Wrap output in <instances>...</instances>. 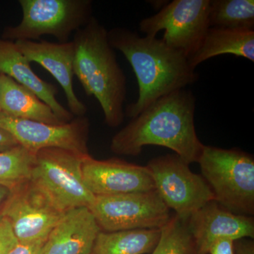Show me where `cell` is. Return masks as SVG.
I'll list each match as a JSON object with an SVG mask.
<instances>
[{
    "mask_svg": "<svg viewBox=\"0 0 254 254\" xmlns=\"http://www.w3.org/2000/svg\"><path fill=\"white\" fill-rule=\"evenodd\" d=\"M101 232L89 208L66 212L37 254H89Z\"/></svg>",
    "mask_w": 254,
    "mask_h": 254,
    "instance_id": "cell-15",
    "label": "cell"
},
{
    "mask_svg": "<svg viewBox=\"0 0 254 254\" xmlns=\"http://www.w3.org/2000/svg\"><path fill=\"white\" fill-rule=\"evenodd\" d=\"M43 244L44 243H18L9 254H37Z\"/></svg>",
    "mask_w": 254,
    "mask_h": 254,
    "instance_id": "cell-25",
    "label": "cell"
},
{
    "mask_svg": "<svg viewBox=\"0 0 254 254\" xmlns=\"http://www.w3.org/2000/svg\"><path fill=\"white\" fill-rule=\"evenodd\" d=\"M146 167L160 198L180 218L187 220L209 202L215 200L213 190L204 178L193 173L190 165L176 154L152 159Z\"/></svg>",
    "mask_w": 254,
    "mask_h": 254,
    "instance_id": "cell-9",
    "label": "cell"
},
{
    "mask_svg": "<svg viewBox=\"0 0 254 254\" xmlns=\"http://www.w3.org/2000/svg\"><path fill=\"white\" fill-rule=\"evenodd\" d=\"M82 174L86 186L96 195H111L155 190L146 166L120 159L99 160L91 155L83 158Z\"/></svg>",
    "mask_w": 254,
    "mask_h": 254,
    "instance_id": "cell-12",
    "label": "cell"
},
{
    "mask_svg": "<svg viewBox=\"0 0 254 254\" xmlns=\"http://www.w3.org/2000/svg\"><path fill=\"white\" fill-rule=\"evenodd\" d=\"M95 254L93 253V252H92L91 254Z\"/></svg>",
    "mask_w": 254,
    "mask_h": 254,
    "instance_id": "cell-29",
    "label": "cell"
},
{
    "mask_svg": "<svg viewBox=\"0 0 254 254\" xmlns=\"http://www.w3.org/2000/svg\"><path fill=\"white\" fill-rule=\"evenodd\" d=\"M198 163L217 203L234 213L254 215L253 155L204 145Z\"/></svg>",
    "mask_w": 254,
    "mask_h": 254,
    "instance_id": "cell-4",
    "label": "cell"
},
{
    "mask_svg": "<svg viewBox=\"0 0 254 254\" xmlns=\"http://www.w3.org/2000/svg\"><path fill=\"white\" fill-rule=\"evenodd\" d=\"M187 222L199 254H208L210 246L218 239L237 241L254 237L253 218L232 213L215 200L192 214Z\"/></svg>",
    "mask_w": 254,
    "mask_h": 254,
    "instance_id": "cell-14",
    "label": "cell"
},
{
    "mask_svg": "<svg viewBox=\"0 0 254 254\" xmlns=\"http://www.w3.org/2000/svg\"><path fill=\"white\" fill-rule=\"evenodd\" d=\"M0 73L33 91L51 108L63 123H67L75 118L56 98L58 88L40 78L32 69L31 63L18 49L14 42L0 38Z\"/></svg>",
    "mask_w": 254,
    "mask_h": 254,
    "instance_id": "cell-16",
    "label": "cell"
},
{
    "mask_svg": "<svg viewBox=\"0 0 254 254\" xmlns=\"http://www.w3.org/2000/svg\"><path fill=\"white\" fill-rule=\"evenodd\" d=\"M222 55H233L254 63V31L210 27L188 61L195 68L200 63Z\"/></svg>",
    "mask_w": 254,
    "mask_h": 254,
    "instance_id": "cell-18",
    "label": "cell"
},
{
    "mask_svg": "<svg viewBox=\"0 0 254 254\" xmlns=\"http://www.w3.org/2000/svg\"><path fill=\"white\" fill-rule=\"evenodd\" d=\"M14 43L30 63H36L46 68L60 83L66 95L70 113L74 117L86 116L88 108L73 89L75 51L72 41L64 43L47 41H17Z\"/></svg>",
    "mask_w": 254,
    "mask_h": 254,
    "instance_id": "cell-13",
    "label": "cell"
},
{
    "mask_svg": "<svg viewBox=\"0 0 254 254\" xmlns=\"http://www.w3.org/2000/svg\"><path fill=\"white\" fill-rule=\"evenodd\" d=\"M210 0H174L157 14L143 18L139 29L145 36L156 37L164 31L162 40L169 46L190 58L196 51L208 31Z\"/></svg>",
    "mask_w": 254,
    "mask_h": 254,
    "instance_id": "cell-8",
    "label": "cell"
},
{
    "mask_svg": "<svg viewBox=\"0 0 254 254\" xmlns=\"http://www.w3.org/2000/svg\"><path fill=\"white\" fill-rule=\"evenodd\" d=\"M187 220L176 215L170 218L160 228V240L151 254H199Z\"/></svg>",
    "mask_w": 254,
    "mask_h": 254,
    "instance_id": "cell-21",
    "label": "cell"
},
{
    "mask_svg": "<svg viewBox=\"0 0 254 254\" xmlns=\"http://www.w3.org/2000/svg\"><path fill=\"white\" fill-rule=\"evenodd\" d=\"M90 123L86 116L75 117L69 123L52 125L11 118L0 111V128L9 132L18 145L31 153L56 148L88 156Z\"/></svg>",
    "mask_w": 254,
    "mask_h": 254,
    "instance_id": "cell-11",
    "label": "cell"
},
{
    "mask_svg": "<svg viewBox=\"0 0 254 254\" xmlns=\"http://www.w3.org/2000/svg\"><path fill=\"white\" fill-rule=\"evenodd\" d=\"M108 31L93 16L75 32L73 68L86 94L99 103L105 123L115 128L125 120L127 78L110 44Z\"/></svg>",
    "mask_w": 254,
    "mask_h": 254,
    "instance_id": "cell-3",
    "label": "cell"
},
{
    "mask_svg": "<svg viewBox=\"0 0 254 254\" xmlns=\"http://www.w3.org/2000/svg\"><path fill=\"white\" fill-rule=\"evenodd\" d=\"M35 153L18 145L0 153V186L11 190L31 178Z\"/></svg>",
    "mask_w": 254,
    "mask_h": 254,
    "instance_id": "cell-22",
    "label": "cell"
},
{
    "mask_svg": "<svg viewBox=\"0 0 254 254\" xmlns=\"http://www.w3.org/2000/svg\"><path fill=\"white\" fill-rule=\"evenodd\" d=\"M18 145L14 137L2 128H0V153L6 151Z\"/></svg>",
    "mask_w": 254,
    "mask_h": 254,
    "instance_id": "cell-26",
    "label": "cell"
},
{
    "mask_svg": "<svg viewBox=\"0 0 254 254\" xmlns=\"http://www.w3.org/2000/svg\"><path fill=\"white\" fill-rule=\"evenodd\" d=\"M21 22L6 26L1 38L10 41H36L45 35L67 43L73 32L93 17L91 0H19Z\"/></svg>",
    "mask_w": 254,
    "mask_h": 254,
    "instance_id": "cell-6",
    "label": "cell"
},
{
    "mask_svg": "<svg viewBox=\"0 0 254 254\" xmlns=\"http://www.w3.org/2000/svg\"><path fill=\"white\" fill-rule=\"evenodd\" d=\"M108 35L113 49L131 64L138 82V98L125 110L128 118H136L159 98L185 89L199 78L187 57L162 39L122 27L112 28Z\"/></svg>",
    "mask_w": 254,
    "mask_h": 254,
    "instance_id": "cell-2",
    "label": "cell"
},
{
    "mask_svg": "<svg viewBox=\"0 0 254 254\" xmlns=\"http://www.w3.org/2000/svg\"><path fill=\"white\" fill-rule=\"evenodd\" d=\"M18 243L9 222L2 218L0 220V254H9Z\"/></svg>",
    "mask_w": 254,
    "mask_h": 254,
    "instance_id": "cell-23",
    "label": "cell"
},
{
    "mask_svg": "<svg viewBox=\"0 0 254 254\" xmlns=\"http://www.w3.org/2000/svg\"><path fill=\"white\" fill-rule=\"evenodd\" d=\"M210 27L254 31L253 0H210Z\"/></svg>",
    "mask_w": 254,
    "mask_h": 254,
    "instance_id": "cell-20",
    "label": "cell"
},
{
    "mask_svg": "<svg viewBox=\"0 0 254 254\" xmlns=\"http://www.w3.org/2000/svg\"><path fill=\"white\" fill-rule=\"evenodd\" d=\"M235 242L230 238H220L212 244L208 254H235Z\"/></svg>",
    "mask_w": 254,
    "mask_h": 254,
    "instance_id": "cell-24",
    "label": "cell"
},
{
    "mask_svg": "<svg viewBox=\"0 0 254 254\" xmlns=\"http://www.w3.org/2000/svg\"><path fill=\"white\" fill-rule=\"evenodd\" d=\"M64 214L30 180L10 190L2 210L21 244L45 243Z\"/></svg>",
    "mask_w": 254,
    "mask_h": 254,
    "instance_id": "cell-10",
    "label": "cell"
},
{
    "mask_svg": "<svg viewBox=\"0 0 254 254\" xmlns=\"http://www.w3.org/2000/svg\"><path fill=\"white\" fill-rule=\"evenodd\" d=\"M89 210L105 232L160 229L170 219V208L156 190L96 195Z\"/></svg>",
    "mask_w": 254,
    "mask_h": 254,
    "instance_id": "cell-7",
    "label": "cell"
},
{
    "mask_svg": "<svg viewBox=\"0 0 254 254\" xmlns=\"http://www.w3.org/2000/svg\"><path fill=\"white\" fill-rule=\"evenodd\" d=\"M0 111L14 118L52 125L65 124L33 91L3 73H0Z\"/></svg>",
    "mask_w": 254,
    "mask_h": 254,
    "instance_id": "cell-17",
    "label": "cell"
},
{
    "mask_svg": "<svg viewBox=\"0 0 254 254\" xmlns=\"http://www.w3.org/2000/svg\"><path fill=\"white\" fill-rule=\"evenodd\" d=\"M10 190L6 187L0 186V220L2 219V210L5 201L9 196Z\"/></svg>",
    "mask_w": 254,
    "mask_h": 254,
    "instance_id": "cell-28",
    "label": "cell"
},
{
    "mask_svg": "<svg viewBox=\"0 0 254 254\" xmlns=\"http://www.w3.org/2000/svg\"><path fill=\"white\" fill-rule=\"evenodd\" d=\"M160 237V229L100 232L95 240V254H144L154 250Z\"/></svg>",
    "mask_w": 254,
    "mask_h": 254,
    "instance_id": "cell-19",
    "label": "cell"
},
{
    "mask_svg": "<svg viewBox=\"0 0 254 254\" xmlns=\"http://www.w3.org/2000/svg\"><path fill=\"white\" fill-rule=\"evenodd\" d=\"M235 244V254H254V244L252 241L237 240Z\"/></svg>",
    "mask_w": 254,
    "mask_h": 254,
    "instance_id": "cell-27",
    "label": "cell"
},
{
    "mask_svg": "<svg viewBox=\"0 0 254 254\" xmlns=\"http://www.w3.org/2000/svg\"><path fill=\"white\" fill-rule=\"evenodd\" d=\"M195 98L181 89L159 98L112 138L115 154L136 156L146 145L175 152L185 163H198L204 144L195 128Z\"/></svg>",
    "mask_w": 254,
    "mask_h": 254,
    "instance_id": "cell-1",
    "label": "cell"
},
{
    "mask_svg": "<svg viewBox=\"0 0 254 254\" xmlns=\"http://www.w3.org/2000/svg\"><path fill=\"white\" fill-rule=\"evenodd\" d=\"M86 157L56 148L40 150L35 155L30 180L62 213L89 208L94 202L95 195L82 174Z\"/></svg>",
    "mask_w": 254,
    "mask_h": 254,
    "instance_id": "cell-5",
    "label": "cell"
}]
</instances>
